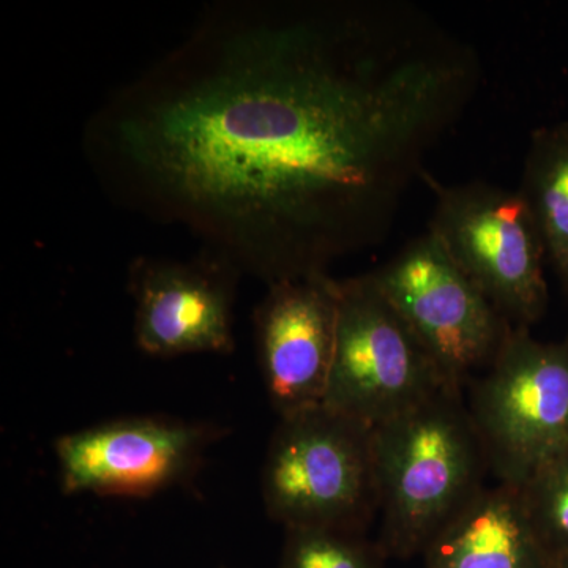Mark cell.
I'll use <instances>...</instances> for the list:
<instances>
[{
    "label": "cell",
    "instance_id": "6da1fadb",
    "mask_svg": "<svg viewBox=\"0 0 568 568\" xmlns=\"http://www.w3.org/2000/svg\"><path fill=\"white\" fill-rule=\"evenodd\" d=\"M480 77L410 3L276 7L186 47L112 133L160 203L272 284L383 242Z\"/></svg>",
    "mask_w": 568,
    "mask_h": 568
},
{
    "label": "cell",
    "instance_id": "7a4b0ae2",
    "mask_svg": "<svg viewBox=\"0 0 568 568\" xmlns=\"http://www.w3.org/2000/svg\"><path fill=\"white\" fill-rule=\"evenodd\" d=\"M381 537L387 558L424 555L485 488L484 446L463 392L444 388L373 428Z\"/></svg>",
    "mask_w": 568,
    "mask_h": 568
},
{
    "label": "cell",
    "instance_id": "3957f363",
    "mask_svg": "<svg viewBox=\"0 0 568 568\" xmlns=\"http://www.w3.org/2000/svg\"><path fill=\"white\" fill-rule=\"evenodd\" d=\"M261 491L284 530L365 532L379 514L372 426L324 405L280 418Z\"/></svg>",
    "mask_w": 568,
    "mask_h": 568
},
{
    "label": "cell",
    "instance_id": "277c9868",
    "mask_svg": "<svg viewBox=\"0 0 568 568\" xmlns=\"http://www.w3.org/2000/svg\"><path fill=\"white\" fill-rule=\"evenodd\" d=\"M435 194L428 231L514 327H530L548 306L544 242L518 190L473 181L444 185L424 174Z\"/></svg>",
    "mask_w": 568,
    "mask_h": 568
},
{
    "label": "cell",
    "instance_id": "5b68a950",
    "mask_svg": "<svg viewBox=\"0 0 568 568\" xmlns=\"http://www.w3.org/2000/svg\"><path fill=\"white\" fill-rule=\"evenodd\" d=\"M489 473L521 489L568 450V338L538 342L515 327L467 403Z\"/></svg>",
    "mask_w": 568,
    "mask_h": 568
},
{
    "label": "cell",
    "instance_id": "8992f818",
    "mask_svg": "<svg viewBox=\"0 0 568 568\" xmlns=\"http://www.w3.org/2000/svg\"><path fill=\"white\" fill-rule=\"evenodd\" d=\"M452 388L372 274L338 280L334 361L323 405L376 428Z\"/></svg>",
    "mask_w": 568,
    "mask_h": 568
},
{
    "label": "cell",
    "instance_id": "52a82bcc",
    "mask_svg": "<svg viewBox=\"0 0 568 568\" xmlns=\"http://www.w3.org/2000/svg\"><path fill=\"white\" fill-rule=\"evenodd\" d=\"M369 274L457 390L493 364L515 328L429 231Z\"/></svg>",
    "mask_w": 568,
    "mask_h": 568
},
{
    "label": "cell",
    "instance_id": "ba28073f",
    "mask_svg": "<svg viewBox=\"0 0 568 568\" xmlns=\"http://www.w3.org/2000/svg\"><path fill=\"white\" fill-rule=\"evenodd\" d=\"M223 432L212 424L145 416L118 418L55 440L67 495L151 497L189 484Z\"/></svg>",
    "mask_w": 568,
    "mask_h": 568
},
{
    "label": "cell",
    "instance_id": "9c48e42d",
    "mask_svg": "<svg viewBox=\"0 0 568 568\" xmlns=\"http://www.w3.org/2000/svg\"><path fill=\"white\" fill-rule=\"evenodd\" d=\"M336 323L338 280L327 272L268 284L254 327L265 390L280 418L323 405Z\"/></svg>",
    "mask_w": 568,
    "mask_h": 568
},
{
    "label": "cell",
    "instance_id": "30bf717a",
    "mask_svg": "<svg viewBox=\"0 0 568 568\" xmlns=\"http://www.w3.org/2000/svg\"><path fill=\"white\" fill-rule=\"evenodd\" d=\"M237 268L224 257L192 263L134 261V338L153 357L234 349L233 304Z\"/></svg>",
    "mask_w": 568,
    "mask_h": 568
},
{
    "label": "cell",
    "instance_id": "8fae6325",
    "mask_svg": "<svg viewBox=\"0 0 568 568\" xmlns=\"http://www.w3.org/2000/svg\"><path fill=\"white\" fill-rule=\"evenodd\" d=\"M425 568H556L521 489L485 487L424 551Z\"/></svg>",
    "mask_w": 568,
    "mask_h": 568
},
{
    "label": "cell",
    "instance_id": "7c38bea8",
    "mask_svg": "<svg viewBox=\"0 0 568 568\" xmlns=\"http://www.w3.org/2000/svg\"><path fill=\"white\" fill-rule=\"evenodd\" d=\"M518 192L568 298V122L540 126L530 134Z\"/></svg>",
    "mask_w": 568,
    "mask_h": 568
},
{
    "label": "cell",
    "instance_id": "4fadbf2b",
    "mask_svg": "<svg viewBox=\"0 0 568 568\" xmlns=\"http://www.w3.org/2000/svg\"><path fill=\"white\" fill-rule=\"evenodd\" d=\"M386 559L365 532L286 529L278 568H386Z\"/></svg>",
    "mask_w": 568,
    "mask_h": 568
},
{
    "label": "cell",
    "instance_id": "5bb4252c",
    "mask_svg": "<svg viewBox=\"0 0 568 568\" xmlns=\"http://www.w3.org/2000/svg\"><path fill=\"white\" fill-rule=\"evenodd\" d=\"M530 523L552 562L568 552V450L521 488Z\"/></svg>",
    "mask_w": 568,
    "mask_h": 568
},
{
    "label": "cell",
    "instance_id": "9a60e30c",
    "mask_svg": "<svg viewBox=\"0 0 568 568\" xmlns=\"http://www.w3.org/2000/svg\"><path fill=\"white\" fill-rule=\"evenodd\" d=\"M556 568H568V552L564 555L562 558L556 560Z\"/></svg>",
    "mask_w": 568,
    "mask_h": 568
}]
</instances>
